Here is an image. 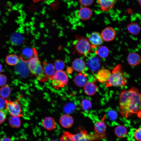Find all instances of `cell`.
Wrapping results in <instances>:
<instances>
[{
    "label": "cell",
    "instance_id": "6da1fadb",
    "mask_svg": "<svg viewBox=\"0 0 141 141\" xmlns=\"http://www.w3.org/2000/svg\"><path fill=\"white\" fill-rule=\"evenodd\" d=\"M119 110L121 115L127 118L136 114L141 118V93L135 87L121 91L119 97Z\"/></svg>",
    "mask_w": 141,
    "mask_h": 141
},
{
    "label": "cell",
    "instance_id": "7a4b0ae2",
    "mask_svg": "<svg viewBox=\"0 0 141 141\" xmlns=\"http://www.w3.org/2000/svg\"><path fill=\"white\" fill-rule=\"evenodd\" d=\"M106 137L104 133L89 134L85 130L80 132L73 134L68 132H65L60 138V141H91L100 140Z\"/></svg>",
    "mask_w": 141,
    "mask_h": 141
},
{
    "label": "cell",
    "instance_id": "3957f363",
    "mask_svg": "<svg viewBox=\"0 0 141 141\" xmlns=\"http://www.w3.org/2000/svg\"><path fill=\"white\" fill-rule=\"evenodd\" d=\"M30 72L39 81H46L48 78L45 74L36 52L33 56L26 61Z\"/></svg>",
    "mask_w": 141,
    "mask_h": 141
},
{
    "label": "cell",
    "instance_id": "277c9868",
    "mask_svg": "<svg viewBox=\"0 0 141 141\" xmlns=\"http://www.w3.org/2000/svg\"><path fill=\"white\" fill-rule=\"evenodd\" d=\"M127 80L124 76L121 66L118 64L113 69L109 80L105 84L106 87L124 86Z\"/></svg>",
    "mask_w": 141,
    "mask_h": 141
},
{
    "label": "cell",
    "instance_id": "5b68a950",
    "mask_svg": "<svg viewBox=\"0 0 141 141\" xmlns=\"http://www.w3.org/2000/svg\"><path fill=\"white\" fill-rule=\"evenodd\" d=\"M91 47L89 39L85 37H81L78 38L74 45L75 50L81 55L88 54L91 51Z\"/></svg>",
    "mask_w": 141,
    "mask_h": 141
},
{
    "label": "cell",
    "instance_id": "8992f818",
    "mask_svg": "<svg viewBox=\"0 0 141 141\" xmlns=\"http://www.w3.org/2000/svg\"><path fill=\"white\" fill-rule=\"evenodd\" d=\"M67 74L63 70H57L51 80L52 85L56 88L62 87L66 85L68 81Z\"/></svg>",
    "mask_w": 141,
    "mask_h": 141
},
{
    "label": "cell",
    "instance_id": "52a82bcc",
    "mask_svg": "<svg viewBox=\"0 0 141 141\" xmlns=\"http://www.w3.org/2000/svg\"><path fill=\"white\" fill-rule=\"evenodd\" d=\"M5 102V109L11 116L18 117L23 116L21 106L18 100L15 101L6 100Z\"/></svg>",
    "mask_w": 141,
    "mask_h": 141
},
{
    "label": "cell",
    "instance_id": "ba28073f",
    "mask_svg": "<svg viewBox=\"0 0 141 141\" xmlns=\"http://www.w3.org/2000/svg\"><path fill=\"white\" fill-rule=\"evenodd\" d=\"M111 72L109 70L102 69L98 70L96 74V78L99 82L105 84L110 77Z\"/></svg>",
    "mask_w": 141,
    "mask_h": 141
},
{
    "label": "cell",
    "instance_id": "9c48e42d",
    "mask_svg": "<svg viewBox=\"0 0 141 141\" xmlns=\"http://www.w3.org/2000/svg\"><path fill=\"white\" fill-rule=\"evenodd\" d=\"M115 31L111 27H108L104 29L101 35L103 40L109 42L113 40L115 36Z\"/></svg>",
    "mask_w": 141,
    "mask_h": 141
},
{
    "label": "cell",
    "instance_id": "30bf717a",
    "mask_svg": "<svg viewBox=\"0 0 141 141\" xmlns=\"http://www.w3.org/2000/svg\"><path fill=\"white\" fill-rule=\"evenodd\" d=\"M43 67L44 72L48 78L51 80L55 73V69L54 65L52 64L44 61Z\"/></svg>",
    "mask_w": 141,
    "mask_h": 141
},
{
    "label": "cell",
    "instance_id": "8fae6325",
    "mask_svg": "<svg viewBox=\"0 0 141 141\" xmlns=\"http://www.w3.org/2000/svg\"><path fill=\"white\" fill-rule=\"evenodd\" d=\"M87 65L91 71L93 72L97 71L100 67V60L97 56L91 57L88 60Z\"/></svg>",
    "mask_w": 141,
    "mask_h": 141
},
{
    "label": "cell",
    "instance_id": "7c38bea8",
    "mask_svg": "<svg viewBox=\"0 0 141 141\" xmlns=\"http://www.w3.org/2000/svg\"><path fill=\"white\" fill-rule=\"evenodd\" d=\"M88 39L90 43L94 46L101 45L103 42L101 34L97 32H92L90 34Z\"/></svg>",
    "mask_w": 141,
    "mask_h": 141
},
{
    "label": "cell",
    "instance_id": "4fadbf2b",
    "mask_svg": "<svg viewBox=\"0 0 141 141\" xmlns=\"http://www.w3.org/2000/svg\"><path fill=\"white\" fill-rule=\"evenodd\" d=\"M116 0H97L102 10L107 11L114 6Z\"/></svg>",
    "mask_w": 141,
    "mask_h": 141
},
{
    "label": "cell",
    "instance_id": "5bb4252c",
    "mask_svg": "<svg viewBox=\"0 0 141 141\" xmlns=\"http://www.w3.org/2000/svg\"><path fill=\"white\" fill-rule=\"evenodd\" d=\"M73 117L68 114H64L62 115L59 120L61 125L66 128L71 127L73 124Z\"/></svg>",
    "mask_w": 141,
    "mask_h": 141
},
{
    "label": "cell",
    "instance_id": "9a60e30c",
    "mask_svg": "<svg viewBox=\"0 0 141 141\" xmlns=\"http://www.w3.org/2000/svg\"><path fill=\"white\" fill-rule=\"evenodd\" d=\"M105 115H104L99 121L96 122L94 125V130L96 133H104L106 130L107 126L105 122Z\"/></svg>",
    "mask_w": 141,
    "mask_h": 141
},
{
    "label": "cell",
    "instance_id": "2e32d148",
    "mask_svg": "<svg viewBox=\"0 0 141 141\" xmlns=\"http://www.w3.org/2000/svg\"><path fill=\"white\" fill-rule=\"evenodd\" d=\"M43 127L46 130L50 131L56 127V123L55 119L50 117H47L44 118L42 121Z\"/></svg>",
    "mask_w": 141,
    "mask_h": 141
},
{
    "label": "cell",
    "instance_id": "e0dca14e",
    "mask_svg": "<svg viewBox=\"0 0 141 141\" xmlns=\"http://www.w3.org/2000/svg\"><path fill=\"white\" fill-rule=\"evenodd\" d=\"M92 15L91 10L89 8L84 7L80 8L78 12V15L79 18L83 20H89Z\"/></svg>",
    "mask_w": 141,
    "mask_h": 141
},
{
    "label": "cell",
    "instance_id": "ac0fdd59",
    "mask_svg": "<svg viewBox=\"0 0 141 141\" xmlns=\"http://www.w3.org/2000/svg\"><path fill=\"white\" fill-rule=\"evenodd\" d=\"M72 66L75 71L79 72L83 71L85 68L86 65L85 62L80 58L75 59L72 62Z\"/></svg>",
    "mask_w": 141,
    "mask_h": 141
},
{
    "label": "cell",
    "instance_id": "d6986e66",
    "mask_svg": "<svg viewBox=\"0 0 141 141\" xmlns=\"http://www.w3.org/2000/svg\"><path fill=\"white\" fill-rule=\"evenodd\" d=\"M97 86L94 82L87 83L84 86L85 93L89 96L94 95L97 92Z\"/></svg>",
    "mask_w": 141,
    "mask_h": 141
},
{
    "label": "cell",
    "instance_id": "ffe728a7",
    "mask_svg": "<svg viewBox=\"0 0 141 141\" xmlns=\"http://www.w3.org/2000/svg\"><path fill=\"white\" fill-rule=\"evenodd\" d=\"M74 80L75 84L78 86L80 87L84 86L87 83L86 75L80 73L75 77Z\"/></svg>",
    "mask_w": 141,
    "mask_h": 141
},
{
    "label": "cell",
    "instance_id": "44dd1931",
    "mask_svg": "<svg viewBox=\"0 0 141 141\" xmlns=\"http://www.w3.org/2000/svg\"><path fill=\"white\" fill-rule=\"evenodd\" d=\"M127 61L130 65L135 66L140 62V58L139 56L135 52L130 53L127 57Z\"/></svg>",
    "mask_w": 141,
    "mask_h": 141
},
{
    "label": "cell",
    "instance_id": "7402d4cb",
    "mask_svg": "<svg viewBox=\"0 0 141 141\" xmlns=\"http://www.w3.org/2000/svg\"><path fill=\"white\" fill-rule=\"evenodd\" d=\"M114 132L118 137L123 138L126 136L127 131L126 128L125 126L120 125L115 127L114 130Z\"/></svg>",
    "mask_w": 141,
    "mask_h": 141
},
{
    "label": "cell",
    "instance_id": "603a6c76",
    "mask_svg": "<svg viewBox=\"0 0 141 141\" xmlns=\"http://www.w3.org/2000/svg\"><path fill=\"white\" fill-rule=\"evenodd\" d=\"M6 63L10 66H15L17 64L19 61V59L17 55L14 54L8 55L5 59Z\"/></svg>",
    "mask_w": 141,
    "mask_h": 141
},
{
    "label": "cell",
    "instance_id": "cb8c5ba5",
    "mask_svg": "<svg viewBox=\"0 0 141 141\" xmlns=\"http://www.w3.org/2000/svg\"><path fill=\"white\" fill-rule=\"evenodd\" d=\"M96 53L100 57L104 58L108 56L109 51L107 47L104 46H102L98 48Z\"/></svg>",
    "mask_w": 141,
    "mask_h": 141
},
{
    "label": "cell",
    "instance_id": "d4e9b609",
    "mask_svg": "<svg viewBox=\"0 0 141 141\" xmlns=\"http://www.w3.org/2000/svg\"><path fill=\"white\" fill-rule=\"evenodd\" d=\"M127 29L130 33L134 34L138 33L140 30L139 25L135 22H132L129 24L127 27Z\"/></svg>",
    "mask_w": 141,
    "mask_h": 141
},
{
    "label": "cell",
    "instance_id": "484cf974",
    "mask_svg": "<svg viewBox=\"0 0 141 141\" xmlns=\"http://www.w3.org/2000/svg\"><path fill=\"white\" fill-rule=\"evenodd\" d=\"M11 89L8 85H5L0 88V96L1 97L5 99L9 96Z\"/></svg>",
    "mask_w": 141,
    "mask_h": 141
},
{
    "label": "cell",
    "instance_id": "4316f807",
    "mask_svg": "<svg viewBox=\"0 0 141 141\" xmlns=\"http://www.w3.org/2000/svg\"><path fill=\"white\" fill-rule=\"evenodd\" d=\"M9 123L12 127L18 128L21 126V121L18 117L13 116L10 119Z\"/></svg>",
    "mask_w": 141,
    "mask_h": 141
},
{
    "label": "cell",
    "instance_id": "83f0119b",
    "mask_svg": "<svg viewBox=\"0 0 141 141\" xmlns=\"http://www.w3.org/2000/svg\"><path fill=\"white\" fill-rule=\"evenodd\" d=\"M81 106L82 109L85 111L89 110L92 107L91 102L87 99H84L81 101Z\"/></svg>",
    "mask_w": 141,
    "mask_h": 141
},
{
    "label": "cell",
    "instance_id": "f1b7e54d",
    "mask_svg": "<svg viewBox=\"0 0 141 141\" xmlns=\"http://www.w3.org/2000/svg\"><path fill=\"white\" fill-rule=\"evenodd\" d=\"M75 109V106L73 103H70L67 104L63 108L64 112L67 114H70L73 113Z\"/></svg>",
    "mask_w": 141,
    "mask_h": 141
},
{
    "label": "cell",
    "instance_id": "f546056e",
    "mask_svg": "<svg viewBox=\"0 0 141 141\" xmlns=\"http://www.w3.org/2000/svg\"><path fill=\"white\" fill-rule=\"evenodd\" d=\"M54 65L56 71L63 70L65 67V64L64 62L60 60H56L54 63Z\"/></svg>",
    "mask_w": 141,
    "mask_h": 141
},
{
    "label": "cell",
    "instance_id": "4dcf8cb0",
    "mask_svg": "<svg viewBox=\"0 0 141 141\" xmlns=\"http://www.w3.org/2000/svg\"><path fill=\"white\" fill-rule=\"evenodd\" d=\"M107 116L108 118L112 121L116 120L117 117V114L114 110H111L109 111L107 113Z\"/></svg>",
    "mask_w": 141,
    "mask_h": 141
},
{
    "label": "cell",
    "instance_id": "1f68e13d",
    "mask_svg": "<svg viewBox=\"0 0 141 141\" xmlns=\"http://www.w3.org/2000/svg\"><path fill=\"white\" fill-rule=\"evenodd\" d=\"M134 137L136 140L141 141V127L138 128L135 131Z\"/></svg>",
    "mask_w": 141,
    "mask_h": 141
},
{
    "label": "cell",
    "instance_id": "d6a6232c",
    "mask_svg": "<svg viewBox=\"0 0 141 141\" xmlns=\"http://www.w3.org/2000/svg\"><path fill=\"white\" fill-rule=\"evenodd\" d=\"M81 4L87 7L91 5L93 2L94 0H79Z\"/></svg>",
    "mask_w": 141,
    "mask_h": 141
},
{
    "label": "cell",
    "instance_id": "836d02e7",
    "mask_svg": "<svg viewBox=\"0 0 141 141\" xmlns=\"http://www.w3.org/2000/svg\"><path fill=\"white\" fill-rule=\"evenodd\" d=\"M7 81L6 77L4 74H0V86L5 85Z\"/></svg>",
    "mask_w": 141,
    "mask_h": 141
},
{
    "label": "cell",
    "instance_id": "e575fe53",
    "mask_svg": "<svg viewBox=\"0 0 141 141\" xmlns=\"http://www.w3.org/2000/svg\"><path fill=\"white\" fill-rule=\"evenodd\" d=\"M6 119V114L0 110V124L3 123Z\"/></svg>",
    "mask_w": 141,
    "mask_h": 141
},
{
    "label": "cell",
    "instance_id": "d590c367",
    "mask_svg": "<svg viewBox=\"0 0 141 141\" xmlns=\"http://www.w3.org/2000/svg\"><path fill=\"white\" fill-rule=\"evenodd\" d=\"M5 101L4 99L0 97V110H2L5 108Z\"/></svg>",
    "mask_w": 141,
    "mask_h": 141
},
{
    "label": "cell",
    "instance_id": "8d00e7d4",
    "mask_svg": "<svg viewBox=\"0 0 141 141\" xmlns=\"http://www.w3.org/2000/svg\"><path fill=\"white\" fill-rule=\"evenodd\" d=\"M0 141H13V140L10 138L6 137L2 138Z\"/></svg>",
    "mask_w": 141,
    "mask_h": 141
},
{
    "label": "cell",
    "instance_id": "74e56055",
    "mask_svg": "<svg viewBox=\"0 0 141 141\" xmlns=\"http://www.w3.org/2000/svg\"><path fill=\"white\" fill-rule=\"evenodd\" d=\"M33 2L36 3L40 1H45L46 0H32Z\"/></svg>",
    "mask_w": 141,
    "mask_h": 141
},
{
    "label": "cell",
    "instance_id": "f35d334b",
    "mask_svg": "<svg viewBox=\"0 0 141 141\" xmlns=\"http://www.w3.org/2000/svg\"><path fill=\"white\" fill-rule=\"evenodd\" d=\"M2 66L1 64H0V73L1 72L2 70Z\"/></svg>",
    "mask_w": 141,
    "mask_h": 141
},
{
    "label": "cell",
    "instance_id": "ab89813d",
    "mask_svg": "<svg viewBox=\"0 0 141 141\" xmlns=\"http://www.w3.org/2000/svg\"><path fill=\"white\" fill-rule=\"evenodd\" d=\"M138 2L140 5L141 6V0H139Z\"/></svg>",
    "mask_w": 141,
    "mask_h": 141
},
{
    "label": "cell",
    "instance_id": "60d3db41",
    "mask_svg": "<svg viewBox=\"0 0 141 141\" xmlns=\"http://www.w3.org/2000/svg\"><path fill=\"white\" fill-rule=\"evenodd\" d=\"M49 141H56L54 140H50Z\"/></svg>",
    "mask_w": 141,
    "mask_h": 141
},
{
    "label": "cell",
    "instance_id": "b9f144b4",
    "mask_svg": "<svg viewBox=\"0 0 141 141\" xmlns=\"http://www.w3.org/2000/svg\"><path fill=\"white\" fill-rule=\"evenodd\" d=\"M137 141V140H133V141Z\"/></svg>",
    "mask_w": 141,
    "mask_h": 141
}]
</instances>
